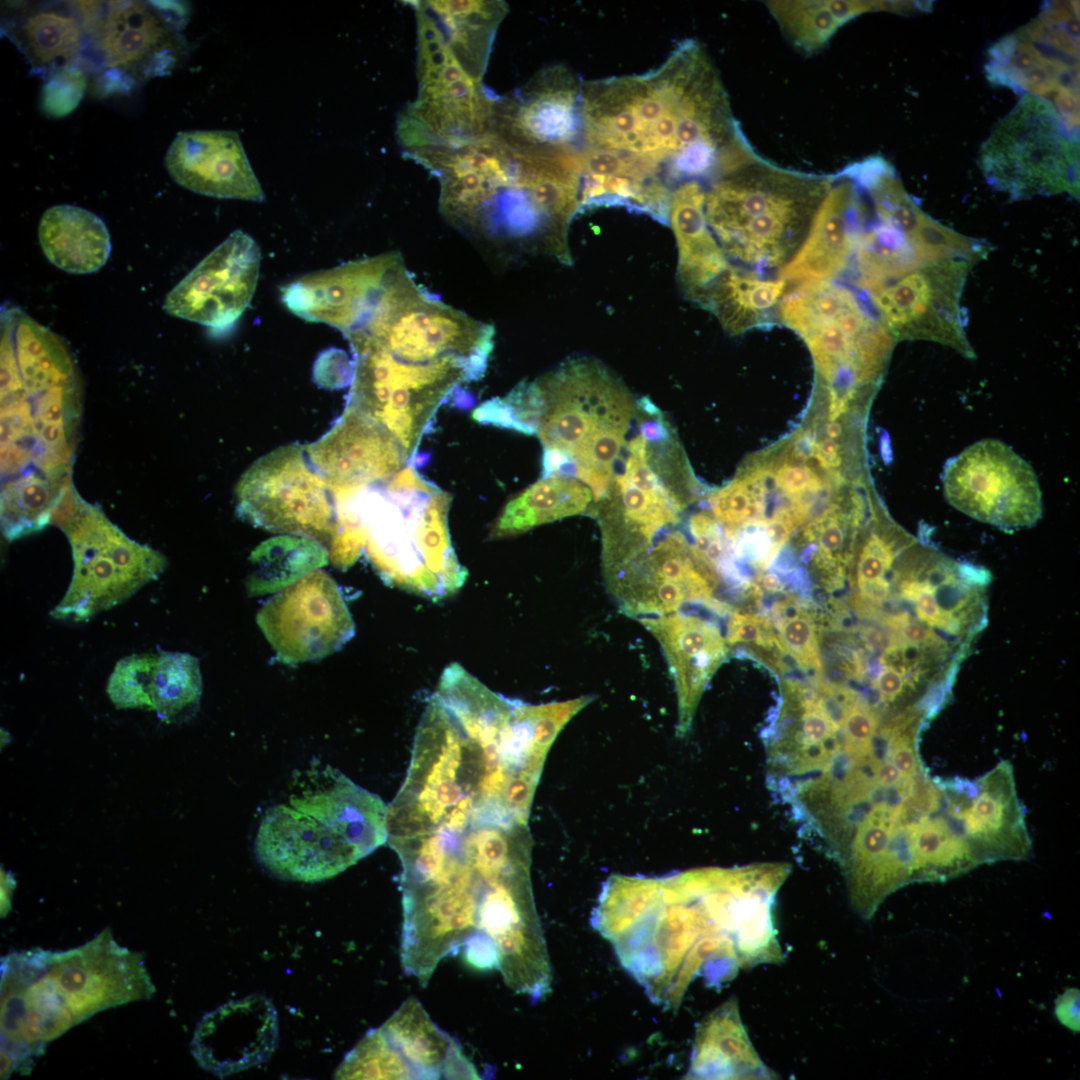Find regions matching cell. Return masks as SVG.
I'll use <instances>...</instances> for the list:
<instances>
[{
	"label": "cell",
	"instance_id": "obj_9",
	"mask_svg": "<svg viewBox=\"0 0 1080 1080\" xmlns=\"http://www.w3.org/2000/svg\"><path fill=\"white\" fill-rule=\"evenodd\" d=\"M777 322L807 343L827 396L847 402L876 389L896 342L865 295L833 281L790 289Z\"/></svg>",
	"mask_w": 1080,
	"mask_h": 1080
},
{
	"label": "cell",
	"instance_id": "obj_13",
	"mask_svg": "<svg viewBox=\"0 0 1080 1080\" xmlns=\"http://www.w3.org/2000/svg\"><path fill=\"white\" fill-rule=\"evenodd\" d=\"M987 182L1012 199L1068 193L1079 196V141L1052 106L1023 95L983 144Z\"/></svg>",
	"mask_w": 1080,
	"mask_h": 1080
},
{
	"label": "cell",
	"instance_id": "obj_20",
	"mask_svg": "<svg viewBox=\"0 0 1080 1080\" xmlns=\"http://www.w3.org/2000/svg\"><path fill=\"white\" fill-rule=\"evenodd\" d=\"M582 91L567 68L541 71L510 97L495 100L489 134L518 151L575 161L583 134Z\"/></svg>",
	"mask_w": 1080,
	"mask_h": 1080
},
{
	"label": "cell",
	"instance_id": "obj_17",
	"mask_svg": "<svg viewBox=\"0 0 1080 1080\" xmlns=\"http://www.w3.org/2000/svg\"><path fill=\"white\" fill-rule=\"evenodd\" d=\"M973 265L966 259L929 264L874 288L865 296L896 341L935 342L966 358H974L961 304Z\"/></svg>",
	"mask_w": 1080,
	"mask_h": 1080
},
{
	"label": "cell",
	"instance_id": "obj_53",
	"mask_svg": "<svg viewBox=\"0 0 1080 1080\" xmlns=\"http://www.w3.org/2000/svg\"><path fill=\"white\" fill-rule=\"evenodd\" d=\"M827 437L837 439L842 434V426L838 422H830L826 425Z\"/></svg>",
	"mask_w": 1080,
	"mask_h": 1080
},
{
	"label": "cell",
	"instance_id": "obj_31",
	"mask_svg": "<svg viewBox=\"0 0 1080 1080\" xmlns=\"http://www.w3.org/2000/svg\"><path fill=\"white\" fill-rule=\"evenodd\" d=\"M38 237L47 259L71 274L98 271L111 252L110 235L102 219L70 204L55 205L44 212Z\"/></svg>",
	"mask_w": 1080,
	"mask_h": 1080
},
{
	"label": "cell",
	"instance_id": "obj_36",
	"mask_svg": "<svg viewBox=\"0 0 1080 1080\" xmlns=\"http://www.w3.org/2000/svg\"><path fill=\"white\" fill-rule=\"evenodd\" d=\"M327 549L303 535L275 536L259 544L249 557L246 590L251 596L280 592L328 562Z\"/></svg>",
	"mask_w": 1080,
	"mask_h": 1080
},
{
	"label": "cell",
	"instance_id": "obj_41",
	"mask_svg": "<svg viewBox=\"0 0 1080 1080\" xmlns=\"http://www.w3.org/2000/svg\"><path fill=\"white\" fill-rule=\"evenodd\" d=\"M340 1079H415L381 1028L369 1031L346 1055L335 1074Z\"/></svg>",
	"mask_w": 1080,
	"mask_h": 1080
},
{
	"label": "cell",
	"instance_id": "obj_11",
	"mask_svg": "<svg viewBox=\"0 0 1080 1080\" xmlns=\"http://www.w3.org/2000/svg\"><path fill=\"white\" fill-rule=\"evenodd\" d=\"M51 524L65 533L74 562L69 587L51 611L55 619L86 621L129 599L167 566L161 552L129 538L74 486L56 507Z\"/></svg>",
	"mask_w": 1080,
	"mask_h": 1080
},
{
	"label": "cell",
	"instance_id": "obj_16",
	"mask_svg": "<svg viewBox=\"0 0 1080 1080\" xmlns=\"http://www.w3.org/2000/svg\"><path fill=\"white\" fill-rule=\"evenodd\" d=\"M942 483L954 508L1003 530L1033 526L1042 516L1034 470L999 440H981L964 449L946 464Z\"/></svg>",
	"mask_w": 1080,
	"mask_h": 1080
},
{
	"label": "cell",
	"instance_id": "obj_51",
	"mask_svg": "<svg viewBox=\"0 0 1080 1080\" xmlns=\"http://www.w3.org/2000/svg\"><path fill=\"white\" fill-rule=\"evenodd\" d=\"M15 885L13 875L1 868V917H5L11 910V898Z\"/></svg>",
	"mask_w": 1080,
	"mask_h": 1080
},
{
	"label": "cell",
	"instance_id": "obj_44",
	"mask_svg": "<svg viewBox=\"0 0 1080 1080\" xmlns=\"http://www.w3.org/2000/svg\"><path fill=\"white\" fill-rule=\"evenodd\" d=\"M859 524V514L847 518L843 514L828 510L806 532L809 539L818 541V566L834 569L840 574L843 565L851 557L846 544L852 541L850 529Z\"/></svg>",
	"mask_w": 1080,
	"mask_h": 1080
},
{
	"label": "cell",
	"instance_id": "obj_4",
	"mask_svg": "<svg viewBox=\"0 0 1080 1080\" xmlns=\"http://www.w3.org/2000/svg\"><path fill=\"white\" fill-rule=\"evenodd\" d=\"M636 409L625 385L594 359L567 360L516 387L521 432L544 447L542 477L576 478L594 503L613 481Z\"/></svg>",
	"mask_w": 1080,
	"mask_h": 1080
},
{
	"label": "cell",
	"instance_id": "obj_27",
	"mask_svg": "<svg viewBox=\"0 0 1080 1080\" xmlns=\"http://www.w3.org/2000/svg\"><path fill=\"white\" fill-rule=\"evenodd\" d=\"M857 185L840 172L823 200L804 242L780 269L790 289L833 281L850 271L859 221Z\"/></svg>",
	"mask_w": 1080,
	"mask_h": 1080
},
{
	"label": "cell",
	"instance_id": "obj_18",
	"mask_svg": "<svg viewBox=\"0 0 1080 1080\" xmlns=\"http://www.w3.org/2000/svg\"><path fill=\"white\" fill-rule=\"evenodd\" d=\"M160 2H79L86 32L100 51L104 80L123 89L169 73L185 50L179 21ZM111 88H113V84Z\"/></svg>",
	"mask_w": 1080,
	"mask_h": 1080
},
{
	"label": "cell",
	"instance_id": "obj_40",
	"mask_svg": "<svg viewBox=\"0 0 1080 1080\" xmlns=\"http://www.w3.org/2000/svg\"><path fill=\"white\" fill-rule=\"evenodd\" d=\"M787 40L811 54L829 42L843 26L827 0H775L764 2Z\"/></svg>",
	"mask_w": 1080,
	"mask_h": 1080
},
{
	"label": "cell",
	"instance_id": "obj_2",
	"mask_svg": "<svg viewBox=\"0 0 1080 1080\" xmlns=\"http://www.w3.org/2000/svg\"><path fill=\"white\" fill-rule=\"evenodd\" d=\"M583 136L590 148L617 152L654 176L718 177L754 154L719 73L703 46L688 39L657 69L583 85Z\"/></svg>",
	"mask_w": 1080,
	"mask_h": 1080
},
{
	"label": "cell",
	"instance_id": "obj_32",
	"mask_svg": "<svg viewBox=\"0 0 1080 1080\" xmlns=\"http://www.w3.org/2000/svg\"><path fill=\"white\" fill-rule=\"evenodd\" d=\"M787 284L740 267L729 266L697 302L712 311L733 335L777 322L779 304Z\"/></svg>",
	"mask_w": 1080,
	"mask_h": 1080
},
{
	"label": "cell",
	"instance_id": "obj_50",
	"mask_svg": "<svg viewBox=\"0 0 1080 1080\" xmlns=\"http://www.w3.org/2000/svg\"><path fill=\"white\" fill-rule=\"evenodd\" d=\"M815 457L818 465L822 468H834L840 465V445L836 439L825 438L816 447Z\"/></svg>",
	"mask_w": 1080,
	"mask_h": 1080
},
{
	"label": "cell",
	"instance_id": "obj_29",
	"mask_svg": "<svg viewBox=\"0 0 1080 1080\" xmlns=\"http://www.w3.org/2000/svg\"><path fill=\"white\" fill-rule=\"evenodd\" d=\"M380 1028L415 1079L479 1078L459 1043L431 1020L416 998H408Z\"/></svg>",
	"mask_w": 1080,
	"mask_h": 1080
},
{
	"label": "cell",
	"instance_id": "obj_49",
	"mask_svg": "<svg viewBox=\"0 0 1080 1080\" xmlns=\"http://www.w3.org/2000/svg\"><path fill=\"white\" fill-rule=\"evenodd\" d=\"M1054 1014L1061 1025L1074 1033L1080 1030V990L1067 988L1054 1001Z\"/></svg>",
	"mask_w": 1080,
	"mask_h": 1080
},
{
	"label": "cell",
	"instance_id": "obj_39",
	"mask_svg": "<svg viewBox=\"0 0 1080 1080\" xmlns=\"http://www.w3.org/2000/svg\"><path fill=\"white\" fill-rule=\"evenodd\" d=\"M203 684L198 658L183 652L157 654L151 698L153 710L165 723L180 722L199 707Z\"/></svg>",
	"mask_w": 1080,
	"mask_h": 1080
},
{
	"label": "cell",
	"instance_id": "obj_34",
	"mask_svg": "<svg viewBox=\"0 0 1080 1080\" xmlns=\"http://www.w3.org/2000/svg\"><path fill=\"white\" fill-rule=\"evenodd\" d=\"M4 32L36 73L79 65L87 33L83 19L52 6L22 10Z\"/></svg>",
	"mask_w": 1080,
	"mask_h": 1080
},
{
	"label": "cell",
	"instance_id": "obj_45",
	"mask_svg": "<svg viewBox=\"0 0 1080 1080\" xmlns=\"http://www.w3.org/2000/svg\"><path fill=\"white\" fill-rule=\"evenodd\" d=\"M86 76L79 65L56 68L49 72L43 86V108L52 117L70 114L81 101Z\"/></svg>",
	"mask_w": 1080,
	"mask_h": 1080
},
{
	"label": "cell",
	"instance_id": "obj_10",
	"mask_svg": "<svg viewBox=\"0 0 1080 1080\" xmlns=\"http://www.w3.org/2000/svg\"><path fill=\"white\" fill-rule=\"evenodd\" d=\"M613 481L593 504L602 535L603 570L631 559L674 528L685 506L679 492L682 459L673 433L636 424Z\"/></svg>",
	"mask_w": 1080,
	"mask_h": 1080
},
{
	"label": "cell",
	"instance_id": "obj_15",
	"mask_svg": "<svg viewBox=\"0 0 1080 1080\" xmlns=\"http://www.w3.org/2000/svg\"><path fill=\"white\" fill-rule=\"evenodd\" d=\"M301 446L261 457L236 487L238 513L272 532L324 539L338 532L334 495Z\"/></svg>",
	"mask_w": 1080,
	"mask_h": 1080
},
{
	"label": "cell",
	"instance_id": "obj_28",
	"mask_svg": "<svg viewBox=\"0 0 1080 1080\" xmlns=\"http://www.w3.org/2000/svg\"><path fill=\"white\" fill-rule=\"evenodd\" d=\"M685 1078H778L756 1052L735 997L726 1000L698 1023Z\"/></svg>",
	"mask_w": 1080,
	"mask_h": 1080
},
{
	"label": "cell",
	"instance_id": "obj_38",
	"mask_svg": "<svg viewBox=\"0 0 1080 1080\" xmlns=\"http://www.w3.org/2000/svg\"><path fill=\"white\" fill-rule=\"evenodd\" d=\"M1057 64L1079 67V63L1031 42L1017 31L989 49L985 70L991 83L1027 95L1040 88L1047 70Z\"/></svg>",
	"mask_w": 1080,
	"mask_h": 1080
},
{
	"label": "cell",
	"instance_id": "obj_6",
	"mask_svg": "<svg viewBox=\"0 0 1080 1080\" xmlns=\"http://www.w3.org/2000/svg\"><path fill=\"white\" fill-rule=\"evenodd\" d=\"M286 802L267 809L254 852L282 880L332 878L388 840L382 799L329 765L301 774Z\"/></svg>",
	"mask_w": 1080,
	"mask_h": 1080
},
{
	"label": "cell",
	"instance_id": "obj_37",
	"mask_svg": "<svg viewBox=\"0 0 1080 1080\" xmlns=\"http://www.w3.org/2000/svg\"><path fill=\"white\" fill-rule=\"evenodd\" d=\"M71 478H53L29 473L2 484L1 529L8 541L38 532L51 524L52 515Z\"/></svg>",
	"mask_w": 1080,
	"mask_h": 1080
},
{
	"label": "cell",
	"instance_id": "obj_24",
	"mask_svg": "<svg viewBox=\"0 0 1080 1080\" xmlns=\"http://www.w3.org/2000/svg\"><path fill=\"white\" fill-rule=\"evenodd\" d=\"M277 1043L272 1002L251 995L206 1014L197 1024L191 1051L202 1068L224 1077L267 1061Z\"/></svg>",
	"mask_w": 1080,
	"mask_h": 1080
},
{
	"label": "cell",
	"instance_id": "obj_26",
	"mask_svg": "<svg viewBox=\"0 0 1080 1080\" xmlns=\"http://www.w3.org/2000/svg\"><path fill=\"white\" fill-rule=\"evenodd\" d=\"M639 621L667 660L678 700L677 734L684 736L708 682L726 659V642L716 624L678 611Z\"/></svg>",
	"mask_w": 1080,
	"mask_h": 1080
},
{
	"label": "cell",
	"instance_id": "obj_3",
	"mask_svg": "<svg viewBox=\"0 0 1080 1080\" xmlns=\"http://www.w3.org/2000/svg\"><path fill=\"white\" fill-rule=\"evenodd\" d=\"M155 991L142 955L120 946L109 927L73 949L11 952L1 958V1066L28 1073L73 1026Z\"/></svg>",
	"mask_w": 1080,
	"mask_h": 1080
},
{
	"label": "cell",
	"instance_id": "obj_23",
	"mask_svg": "<svg viewBox=\"0 0 1080 1080\" xmlns=\"http://www.w3.org/2000/svg\"><path fill=\"white\" fill-rule=\"evenodd\" d=\"M305 451L330 486L343 494L387 482L409 462L380 422L348 404L329 432Z\"/></svg>",
	"mask_w": 1080,
	"mask_h": 1080
},
{
	"label": "cell",
	"instance_id": "obj_30",
	"mask_svg": "<svg viewBox=\"0 0 1080 1080\" xmlns=\"http://www.w3.org/2000/svg\"><path fill=\"white\" fill-rule=\"evenodd\" d=\"M705 199L702 185L689 180L673 192L669 208L679 248L678 277L685 292L696 302L729 267L707 223Z\"/></svg>",
	"mask_w": 1080,
	"mask_h": 1080
},
{
	"label": "cell",
	"instance_id": "obj_35",
	"mask_svg": "<svg viewBox=\"0 0 1080 1080\" xmlns=\"http://www.w3.org/2000/svg\"><path fill=\"white\" fill-rule=\"evenodd\" d=\"M594 497L580 480L564 476L542 477L511 499L489 532L496 540L522 534L534 527L591 511Z\"/></svg>",
	"mask_w": 1080,
	"mask_h": 1080
},
{
	"label": "cell",
	"instance_id": "obj_12",
	"mask_svg": "<svg viewBox=\"0 0 1080 1080\" xmlns=\"http://www.w3.org/2000/svg\"><path fill=\"white\" fill-rule=\"evenodd\" d=\"M354 373L347 404L380 422L399 442L409 462L439 406L462 384L484 374L457 359L431 364L399 360L365 343L351 344Z\"/></svg>",
	"mask_w": 1080,
	"mask_h": 1080
},
{
	"label": "cell",
	"instance_id": "obj_14",
	"mask_svg": "<svg viewBox=\"0 0 1080 1080\" xmlns=\"http://www.w3.org/2000/svg\"><path fill=\"white\" fill-rule=\"evenodd\" d=\"M419 82L416 100L399 116L405 151L489 134L495 98L457 61L431 17L416 4Z\"/></svg>",
	"mask_w": 1080,
	"mask_h": 1080
},
{
	"label": "cell",
	"instance_id": "obj_42",
	"mask_svg": "<svg viewBox=\"0 0 1080 1080\" xmlns=\"http://www.w3.org/2000/svg\"><path fill=\"white\" fill-rule=\"evenodd\" d=\"M157 654H132L121 658L107 682V694L117 709L153 710L151 685Z\"/></svg>",
	"mask_w": 1080,
	"mask_h": 1080
},
{
	"label": "cell",
	"instance_id": "obj_8",
	"mask_svg": "<svg viewBox=\"0 0 1080 1080\" xmlns=\"http://www.w3.org/2000/svg\"><path fill=\"white\" fill-rule=\"evenodd\" d=\"M834 180L757 154L714 179L706 192L707 223L726 257L761 275L780 271L807 237Z\"/></svg>",
	"mask_w": 1080,
	"mask_h": 1080
},
{
	"label": "cell",
	"instance_id": "obj_19",
	"mask_svg": "<svg viewBox=\"0 0 1080 1080\" xmlns=\"http://www.w3.org/2000/svg\"><path fill=\"white\" fill-rule=\"evenodd\" d=\"M604 577L619 609L638 620L677 612L688 602L724 609L713 598L719 578L696 558L684 535L674 528Z\"/></svg>",
	"mask_w": 1080,
	"mask_h": 1080
},
{
	"label": "cell",
	"instance_id": "obj_52",
	"mask_svg": "<svg viewBox=\"0 0 1080 1080\" xmlns=\"http://www.w3.org/2000/svg\"><path fill=\"white\" fill-rule=\"evenodd\" d=\"M762 586L768 591H780L783 587L779 578L775 574L763 575L760 579Z\"/></svg>",
	"mask_w": 1080,
	"mask_h": 1080
},
{
	"label": "cell",
	"instance_id": "obj_33",
	"mask_svg": "<svg viewBox=\"0 0 1080 1080\" xmlns=\"http://www.w3.org/2000/svg\"><path fill=\"white\" fill-rule=\"evenodd\" d=\"M418 3L434 21L460 65L481 81L497 28L508 11L506 3L494 0Z\"/></svg>",
	"mask_w": 1080,
	"mask_h": 1080
},
{
	"label": "cell",
	"instance_id": "obj_43",
	"mask_svg": "<svg viewBox=\"0 0 1080 1080\" xmlns=\"http://www.w3.org/2000/svg\"><path fill=\"white\" fill-rule=\"evenodd\" d=\"M777 628V640L782 652L789 654L804 671L822 675L817 626L810 613L797 609L782 616Z\"/></svg>",
	"mask_w": 1080,
	"mask_h": 1080
},
{
	"label": "cell",
	"instance_id": "obj_1",
	"mask_svg": "<svg viewBox=\"0 0 1080 1080\" xmlns=\"http://www.w3.org/2000/svg\"><path fill=\"white\" fill-rule=\"evenodd\" d=\"M764 921L743 866L612 875L591 914L593 928L649 999L673 1011L695 978L718 988L749 968Z\"/></svg>",
	"mask_w": 1080,
	"mask_h": 1080
},
{
	"label": "cell",
	"instance_id": "obj_7",
	"mask_svg": "<svg viewBox=\"0 0 1080 1080\" xmlns=\"http://www.w3.org/2000/svg\"><path fill=\"white\" fill-rule=\"evenodd\" d=\"M343 511L364 539L368 556L393 586L440 600L467 578L451 544L452 497L407 464L390 480L350 493Z\"/></svg>",
	"mask_w": 1080,
	"mask_h": 1080
},
{
	"label": "cell",
	"instance_id": "obj_21",
	"mask_svg": "<svg viewBox=\"0 0 1080 1080\" xmlns=\"http://www.w3.org/2000/svg\"><path fill=\"white\" fill-rule=\"evenodd\" d=\"M256 621L277 658L286 664L329 656L355 635L339 586L322 570L273 596L258 611Z\"/></svg>",
	"mask_w": 1080,
	"mask_h": 1080
},
{
	"label": "cell",
	"instance_id": "obj_46",
	"mask_svg": "<svg viewBox=\"0 0 1080 1080\" xmlns=\"http://www.w3.org/2000/svg\"><path fill=\"white\" fill-rule=\"evenodd\" d=\"M726 641L731 645L747 644L770 650L776 646L782 652L776 634L767 619L739 611L734 612L730 617Z\"/></svg>",
	"mask_w": 1080,
	"mask_h": 1080
},
{
	"label": "cell",
	"instance_id": "obj_25",
	"mask_svg": "<svg viewBox=\"0 0 1080 1080\" xmlns=\"http://www.w3.org/2000/svg\"><path fill=\"white\" fill-rule=\"evenodd\" d=\"M165 167L180 186L205 196L262 202L265 194L234 131L179 132Z\"/></svg>",
	"mask_w": 1080,
	"mask_h": 1080
},
{
	"label": "cell",
	"instance_id": "obj_47",
	"mask_svg": "<svg viewBox=\"0 0 1080 1080\" xmlns=\"http://www.w3.org/2000/svg\"><path fill=\"white\" fill-rule=\"evenodd\" d=\"M354 360L350 361L343 350L331 348L323 351L314 365V380L324 388L336 389L352 382Z\"/></svg>",
	"mask_w": 1080,
	"mask_h": 1080
},
{
	"label": "cell",
	"instance_id": "obj_5",
	"mask_svg": "<svg viewBox=\"0 0 1080 1080\" xmlns=\"http://www.w3.org/2000/svg\"><path fill=\"white\" fill-rule=\"evenodd\" d=\"M440 185L439 209L446 220L489 250L538 241L550 252L561 231L539 204V188L550 159L518 151L491 134L406 152Z\"/></svg>",
	"mask_w": 1080,
	"mask_h": 1080
},
{
	"label": "cell",
	"instance_id": "obj_48",
	"mask_svg": "<svg viewBox=\"0 0 1080 1080\" xmlns=\"http://www.w3.org/2000/svg\"><path fill=\"white\" fill-rule=\"evenodd\" d=\"M778 487L787 495H802L817 491L820 487L818 476L809 468L797 464H784L777 472Z\"/></svg>",
	"mask_w": 1080,
	"mask_h": 1080
},
{
	"label": "cell",
	"instance_id": "obj_22",
	"mask_svg": "<svg viewBox=\"0 0 1080 1080\" xmlns=\"http://www.w3.org/2000/svg\"><path fill=\"white\" fill-rule=\"evenodd\" d=\"M260 264L256 241L235 230L169 291L163 309L213 331H227L254 296Z\"/></svg>",
	"mask_w": 1080,
	"mask_h": 1080
}]
</instances>
